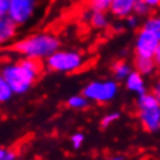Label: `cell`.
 Wrapping results in <instances>:
<instances>
[{
  "instance_id": "obj_1",
  "label": "cell",
  "mask_w": 160,
  "mask_h": 160,
  "mask_svg": "<svg viewBox=\"0 0 160 160\" xmlns=\"http://www.w3.org/2000/svg\"><path fill=\"white\" fill-rule=\"evenodd\" d=\"M45 64L42 60L23 57L14 64H6L3 67L2 78L7 80V83L14 90V94H25L31 88L37 80L41 78Z\"/></svg>"
},
{
  "instance_id": "obj_2",
  "label": "cell",
  "mask_w": 160,
  "mask_h": 160,
  "mask_svg": "<svg viewBox=\"0 0 160 160\" xmlns=\"http://www.w3.org/2000/svg\"><path fill=\"white\" fill-rule=\"evenodd\" d=\"M60 45H61L60 39L56 35L41 33L29 35V37L15 42L14 45L8 46V50L22 54L25 57L46 60L49 56L60 49Z\"/></svg>"
},
{
  "instance_id": "obj_3",
  "label": "cell",
  "mask_w": 160,
  "mask_h": 160,
  "mask_svg": "<svg viewBox=\"0 0 160 160\" xmlns=\"http://www.w3.org/2000/svg\"><path fill=\"white\" fill-rule=\"evenodd\" d=\"M84 65V57L75 50H57L45 60V67L53 72L73 73Z\"/></svg>"
},
{
  "instance_id": "obj_4",
  "label": "cell",
  "mask_w": 160,
  "mask_h": 160,
  "mask_svg": "<svg viewBox=\"0 0 160 160\" xmlns=\"http://www.w3.org/2000/svg\"><path fill=\"white\" fill-rule=\"evenodd\" d=\"M118 92V84L113 80L106 82H91L83 90V95L90 101L98 103H107L113 99Z\"/></svg>"
},
{
  "instance_id": "obj_5",
  "label": "cell",
  "mask_w": 160,
  "mask_h": 160,
  "mask_svg": "<svg viewBox=\"0 0 160 160\" xmlns=\"http://www.w3.org/2000/svg\"><path fill=\"white\" fill-rule=\"evenodd\" d=\"M38 3L39 0H10L7 15L18 26H22L34 17L38 8Z\"/></svg>"
},
{
  "instance_id": "obj_6",
  "label": "cell",
  "mask_w": 160,
  "mask_h": 160,
  "mask_svg": "<svg viewBox=\"0 0 160 160\" xmlns=\"http://www.w3.org/2000/svg\"><path fill=\"white\" fill-rule=\"evenodd\" d=\"M160 46V39L156 37L151 30L142 27L138 31L137 39H136V46H134V53L136 56H141V57H152L156 53V50Z\"/></svg>"
},
{
  "instance_id": "obj_7",
  "label": "cell",
  "mask_w": 160,
  "mask_h": 160,
  "mask_svg": "<svg viewBox=\"0 0 160 160\" xmlns=\"http://www.w3.org/2000/svg\"><path fill=\"white\" fill-rule=\"evenodd\" d=\"M138 119L144 130L156 132L160 129V103L138 109Z\"/></svg>"
},
{
  "instance_id": "obj_8",
  "label": "cell",
  "mask_w": 160,
  "mask_h": 160,
  "mask_svg": "<svg viewBox=\"0 0 160 160\" xmlns=\"http://www.w3.org/2000/svg\"><path fill=\"white\" fill-rule=\"evenodd\" d=\"M136 0H113L110 7V12L115 18L126 19L129 15L133 14Z\"/></svg>"
},
{
  "instance_id": "obj_9",
  "label": "cell",
  "mask_w": 160,
  "mask_h": 160,
  "mask_svg": "<svg viewBox=\"0 0 160 160\" xmlns=\"http://www.w3.org/2000/svg\"><path fill=\"white\" fill-rule=\"evenodd\" d=\"M17 29L18 25L8 15H2V19H0V41L2 43H6L11 38H14L17 34Z\"/></svg>"
},
{
  "instance_id": "obj_10",
  "label": "cell",
  "mask_w": 160,
  "mask_h": 160,
  "mask_svg": "<svg viewBox=\"0 0 160 160\" xmlns=\"http://www.w3.org/2000/svg\"><path fill=\"white\" fill-rule=\"evenodd\" d=\"M126 87L128 90L132 92L137 94V95H142L144 92H147L145 90V83L142 80V75L138 71H132L126 78Z\"/></svg>"
},
{
  "instance_id": "obj_11",
  "label": "cell",
  "mask_w": 160,
  "mask_h": 160,
  "mask_svg": "<svg viewBox=\"0 0 160 160\" xmlns=\"http://www.w3.org/2000/svg\"><path fill=\"white\" fill-rule=\"evenodd\" d=\"M134 67L136 71H138L142 76L144 75H152L153 71L158 68L155 60L152 57H141V56H136L134 58Z\"/></svg>"
},
{
  "instance_id": "obj_12",
  "label": "cell",
  "mask_w": 160,
  "mask_h": 160,
  "mask_svg": "<svg viewBox=\"0 0 160 160\" xmlns=\"http://www.w3.org/2000/svg\"><path fill=\"white\" fill-rule=\"evenodd\" d=\"M88 22L94 29H105L107 26V23H109L105 11H95V10H91Z\"/></svg>"
},
{
  "instance_id": "obj_13",
  "label": "cell",
  "mask_w": 160,
  "mask_h": 160,
  "mask_svg": "<svg viewBox=\"0 0 160 160\" xmlns=\"http://www.w3.org/2000/svg\"><path fill=\"white\" fill-rule=\"evenodd\" d=\"M113 72L117 79H125L128 78V75L132 72L129 64L123 60H119V61H115L113 65Z\"/></svg>"
},
{
  "instance_id": "obj_14",
  "label": "cell",
  "mask_w": 160,
  "mask_h": 160,
  "mask_svg": "<svg viewBox=\"0 0 160 160\" xmlns=\"http://www.w3.org/2000/svg\"><path fill=\"white\" fill-rule=\"evenodd\" d=\"M88 101L90 99L84 97V95H75V97H71L68 99L67 106L71 107V109H76V110L86 109V107H88Z\"/></svg>"
},
{
  "instance_id": "obj_15",
  "label": "cell",
  "mask_w": 160,
  "mask_h": 160,
  "mask_svg": "<svg viewBox=\"0 0 160 160\" xmlns=\"http://www.w3.org/2000/svg\"><path fill=\"white\" fill-rule=\"evenodd\" d=\"M14 94V90L11 88V86L7 83L6 79L0 78V102L4 103V102H8L11 97Z\"/></svg>"
},
{
  "instance_id": "obj_16",
  "label": "cell",
  "mask_w": 160,
  "mask_h": 160,
  "mask_svg": "<svg viewBox=\"0 0 160 160\" xmlns=\"http://www.w3.org/2000/svg\"><path fill=\"white\" fill-rule=\"evenodd\" d=\"M111 3L113 0H87V4H88L90 10H95V11H106L110 10Z\"/></svg>"
},
{
  "instance_id": "obj_17",
  "label": "cell",
  "mask_w": 160,
  "mask_h": 160,
  "mask_svg": "<svg viewBox=\"0 0 160 160\" xmlns=\"http://www.w3.org/2000/svg\"><path fill=\"white\" fill-rule=\"evenodd\" d=\"M144 27L148 30H151L153 34H156V37L160 39V17H151L147 19Z\"/></svg>"
},
{
  "instance_id": "obj_18",
  "label": "cell",
  "mask_w": 160,
  "mask_h": 160,
  "mask_svg": "<svg viewBox=\"0 0 160 160\" xmlns=\"http://www.w3.org/2000/svg\"><path fill=\"white\" fill-rule=\"evenodd\" d=\"M151 8H152V7L148 6L144 0H136L133 14L134 15H147V14H149Z\"/></svg>"
},
{
  "instance_id": "obj_19",
  "label": "cell",
  "mask_w": 160,
  "mask_h": 160,
  "mask_svg": "<svg viewBox=\"0 0 160 160\" xmlns=\"http://www.w3.org/2000/svg\"><path fill=\"white\" fill-rule=\"evenodd\" d=\"M118 118H119V113H110V114H107V115H105V117L102 118L101 126H102V128L110 126L111 123H113L114 121H117Z\"/></svg>"
},
{
  "instance_id": "obj_20",
  "label": "cell",
  "mask_w": 160,
  "mask_h": 160,
  "mask_svg": "<svg viewBox=\"0 0 160 160\" xmlns=\"http://www.w3.org/2000/svg\"><path fill=\"white\" fill-rule=\"evenodd\" d=\"M18 155L17 152L12 151V149H8V148H2L0 149V159L2 160H12V159H17Z\"/></svg>"
},
{
  "instance_id": "obj_21",
  "label": "cell",
  "mask_w": 160,
  "mask_h": 160,
  "mask_svg": "<svg viewBox=\"0 0 160 160\" xmlns=\"http://www.w3.org/2000/svg\"><path fill=\"white\" fill-rule=\"evenodd\" d=\"M72 147L75 148V149H79L80 147H82L83 141H84V136H83L82 133H75L73 136H72Z\"/></svg>"
},
{
  "instance_id": "obj_22",
  "label": "cell",
  "mask_w": 160,
  "mask_h": 160,
  "mask_svg": "<svg viewBox=\"0 0 160 160\" xmlns=\"http://www.w3.org/2000/svg\"><path fill=\"white\" fill-rule=\"evenodd\" d=\"M10 7V0H0V17L2 15H7Z\"/></svg>"
},
{
  "instance_id": "obj_23",
  "label": "cell",
  "mask_w": 160,
  "mask_h": 160,
  "mask_svg": "<svg viewBox=\"0 0 160 160\" xmlns=\"http://www.w3.org/2000/svg\"><path fill=\"white\" fill-rule=\"evenodd\" d=\"M126 23H128V26L129 27H136L137 26V15H129V17L126 18Z\"/></svg>"
},
{
  "instance_id": "obj_24",
  "label": "cell",
  "mask_w": 160,
  "mask_h": 160,
  "mask_svg": "<svg viewBox=\"0 0 160 160\" xmlns=\"http://www.w3.org/2000/svg\"><path fill=\"white\" fill-rule=\"evenodd\" d=\"M152 92H153V95L156 97V99H158L159 103H160V79H159L158 82L155 83L153 88H152Z\"/></svg>"
},
{
  "instance_id": "obj_25",
  "label": "cell",
  "mask_w": 160,
  "mask_h": 160,
  "mask_svg": "<svg viewBox=\"0 0 160 160\" xmlns=\"http://www.w3.org/2000/svg\"><path fill=\"white\" fill-rule=\"evenodd\" d=\"M149 7L152 8H156V7H160V0H144Z\"/></svg>"
},
{
  "instance_id": "obj_26",
  "label": "cell",
  "mask_w": 160,
  "mask_h": 160,
  "mask_svg": "<svg viewBox=\"0 0 160 160\" xmlns=\"http://www.w3.org/2000/svg\"><path fill=\"white\" fill-rule=\"evenodd\" d=\"M153 60H155V62H156V65H158V68H160V46H159V49L156 50V53L153 56Z\"/></svg>"
}]
</instances>
